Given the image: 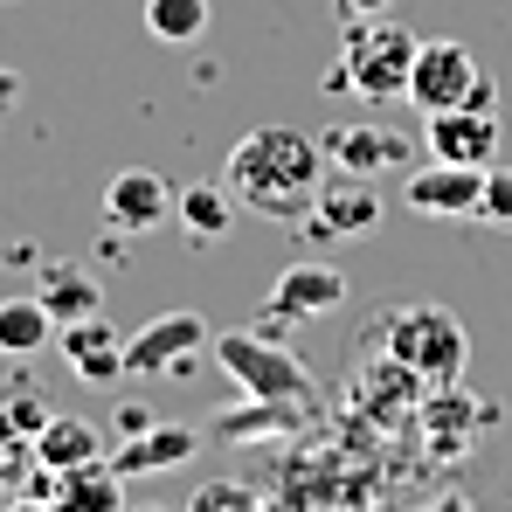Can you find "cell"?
Instances as JSON below:
<instances>
[{
  "label": "cell",
  "mask_w": 512,
  "mask_h": 512,
  "mask_svg": "<svg viewBox=\"0 0 512 512\" xmlns=\"http://www.w3.org/2000/svg\"><path fill=\"white\" fill-rule=\"evenodd\" d=\"M326 173H333L326 167V146L312 132H298V125H256V132L236 139L222 187L236 194L243 215H263V222H284L291 229V222L312 215Z\"/></svg>",
  "instance_id": "obj_1"
},
{
  "label": "cell",
  "mask_w": 512,
  "mask_h": 512,
  "mask_svg": "<svg viewBox=\"0 0 512 512\" xmlns=\"http://www.w3.org/2000/svg\"><path fill=\"white\" fill-rule=\"evenodd\" d=\"M409 70H416V35L381 21H346V49L326 70V90H360L367 104H395L409 97Z\"/></svg>",
  "instance_id": "obj_2"
},
{
  "label": "cell",
  "mask_w": 512,
  "mask_h": 512,
  "mask_svg": "<svg viewBox=\"0 0 512 512\" xmlns=\"http://www.w3.org/2000/svg\"><path fill=\"white\" fill-rule=\"evenodd\" d=\"M381 326H388V333H381L388 353H395L409 374H423L429 388L464 381V367H471V333H464V319H457L450 305H395Z\"/></svg>",
  "instance_id": "obj_3"
},
{
  "label": "cell",
  "mask_w": 512,
  "mask_h": 512,
  "mask_svg": "<svg viewBox=\"0 0 512 512\" xmlns=\"http://www.w3.org/2000/svg\"><path fill=\"white\" fill-rule=\"evenodd\" d=\"M346 305V270L340 263H326V256H298V263H284L277 270V284H270V298H263V312L250 319L256 340H291L298 326H312V319H333Z\"/></svg>",
  "instance_id": "obj_4"
},
{
  "label": "cell",
  "mask_w": 512,
  "mask_h": 512,
  "mask_svg": "<svg viewBox=\"0 0 512 512\" xmlns=\"http://www.w3.org/2000/svg\"><path fill=\"white\" fill-rule=\"evenodd\" d=\"M208 353L243 388V402H298V409H312V374H305V360L291 346L256 340L250 326H243V333H215Z\"/></svg>",
  "instance_id": "obj_5"
},
{
  "label": "cell",
  "mask_w": 512,
  "mask_h": 512,
  "mask_svg": "<svg viewBox=\"0 0 512 512\" xmlns=\"http://www.w3.org/2000/svg\"><path fill=\"white\" fill-rule=\"evenodd\" d=\"M208 346H215V333L201 312H160L125 340V381H180Z\"/></svg>",
  "instance_id": "obj_6"
},
{
  "label": "cell",
  "mask_w": 512,
  "mask_h": 512,
  "mask_svg": "<svg viewBox=\"0 0 512 512\" xmlns=\"http://www.w3.org/2000/svg\"><path fill=\"white\" fill-rule=\"evenodd\" d=\"M312 243H346V236H374L381 229V187L360 180V173H326L312 215L298 222Z\"/></svg>",
  "instance_id": "obj_7"
},
{
  "label": "cell",
  "mask_w": 512,
  "mask_h": 512,
  "mask_svg": "<svg viewBox=\"0 0 512 512\" xmlns=\"http://www.w3.org/2000/svg\"><path fill=\"white\" fill-rule=\"evenodd\" d=\"M478 194H485V167H457V160H423L402 180V201L423 222H464V215H478Z\"/></svg>",
  "instance_id": "obj_8"
},
{
  "label": "cell",
  "mask_w": 512,
  "mask_h": 512,
  "mask_svg": "<svg viewBox=\"0 0 512 512\" xmlns=\"http://www.w3.org/2000/svg\"><path fill=\"white\" fill-rule=\"evenodd\" d=\"M485 70H478V56L464 49V42H450V35H436V42H416V70H409V104L416 111H450V104H464L471 84H478Z\"/></svg>",
  "instance_id": "obj_9"
},
{
  "label": "cell",
  "mask_w": 512,
  "mask_h": 512,
  "mask_svg": "<svg viewBox=\"0 0 512 512\" xmlns=\"http://www.w3.org/2000/svg\"><path fill=\"white\" fill-rule=\"evenodd\" d=\"M173 187L167 173L153 167H125L104 180V222L111 229H125V236H153V229H167L173 222Z\"/></svg>",
  "instance_id": "obj_10"
},
{
  "label": "cell",
  "mask_w": 512,
  "mask_h": 512,
  "mask_svg": "<svg viewBox=\"0 0 512 512\" xmlns=\"http://www.w3.org/2000/svg\"><path fill=\"white\" fill-rule=\"evenodd\" d=\"M319 146L333 173H360V180H381L388 167L416 160V139L395 125H333V132H319Z\"/></svg>",
  "instance_id": "obj_11"
},
{
  "label": "cell",
  "mask_w": 512,
  "mask_h": 512,
  "mask_svg": "<svg viewBox=\"0 0 512 512\" xmlns=\"http://www.w3.org/2000/svg\"><path fill=\"white\" fill-rule=\"evenodd\" d=\"M423 146L429 160H457V167H492L499 160V111H423Z\"/></svg>",
  "instance_id": "obj_12"
},
{
  "label": "cell",
  "mask_w": 512,
  "mask_h": 512,
  "mask_svg": "<svg viewBox=\"0 0 512 512\" xmlns=\"http://www.w3.org/2000/svg\"><path fill=\"white\" fill-rule=\"evenodd\" d=\"M56 346H63V360H70V374H77L84 388H118V381H125V333H118L104 312L56 326Z\"/></svg>",
  "instance_id": "obj_13"
},
{
  "label": "cell",
  "mask_w": 512,
  "mask_h": 512,
  "mask_svg": "<svg viewBox=\"0 0 512 512\" xmlns=\"http://www.w3.org/2000/svg\"><path fill=\"white\" fill-rule=\"evenodd\" d=\"M194 450H201V429L194 423H153V429H139V436H118L104 464L118 478H146V471H180Z\"/></svg>",
  "instance_id": "obj_14"
},
{
  "label": "cell",
  "mask_w": 512,
  "mask_h": 512,
  "mask_svg": "<svg viewBox=\"0 0 512 512\" xmlns=\"http://www.w3.org/2000/svg\"><path fill=\"white\" fill-rule=\"evenodd\" d=\"M35 298L49 305V319H56V326L104 312V284H97V270H84V263H42V277H35Z\"/></svg>",
  "instance_id": "obj_15"
},
{
  "label": "cell",
  "mask_w": 512,
  "mask_h": 512,
  "mask_svg": "<svg viewBox=\"0 0 512 512\" xmlns=\"http://www.w3.org/2000/svg\"><path fill=\"white\" fill-rule=\"evenodd\" d=\"M28 450H35V464H42V471H84V464L104 457V429L84 423V416H49L42 436H35Z\"/></svg>",
  "instance_id": "obj_16"
},
{
  "label": "cell",
  "mask_w": 512,
  "mask_h": 512,
  "mask_svg": "<svg viewBox=\"0 0 512 512\" xmlns=\"http://www.w3.org/2000/svg\"><path fill=\"white\" fill-rule=\"evenodd\" d=\"M173 222L187 229V243H222L236 229V194L215 187V180H194V187L173 194Z\"/></svg>",
  "instance_id": "obj_17"
},
{
  "label": "cell",
  "mask_w": 512,
  "mask_h": 512,
  "mask_svg": "<svg viewBox=\"0 0 512 512\" xmlns=\"http://www.w3.org/2000/svg\"><path fill=\"white\" fill-rule=\"evenodd\" d=\"M56 512H125V478L97 457L84 471H63L56 485Z\"/></svg>",
  "instance_id": "obj_18"
},
{
  "label": "cell",
  "mask_w": 512,
  "mask_h": 512,
  "mask_svg": "<svg viewBox=\"0 0 512 512\" xmlns=\"http://www.w3.org/2000/svg\"><path fill=\"white\" fill-rule=\"evenodd\" d=\"M49 340H56V319H49V305L35 291L28 298H0V353L28 360V353H42Z\"/></svg>",
  "instance_id": "obj_19"
},
{
  "label": "cell",
  "mask_w": 512,
  "mask_h": 512,
  "mask_svg": "<svg viewBox=\"0 0 512 512\" xmlns=\"http://www.w3.org/2000/svg\"><path fill=\"white\" fill-rule=\"evenodd\" d=\"M208 21H215V7H208V0H146V35H153V42H167V49L201 42V35H208Z\"/></svg>",
  "instance_id": "obj_20"
},
{
  "label": "cell",
  "mask_w": 512,
  "mask_h": 512,
  "mask_svg": "<svg viewBox=\"0 0 512 512\" xmlns=\"http://www.w3.org/2000/svg\"><path fill=\"white\" fill-rule=\"evenodd\" d=\"M49 416H56V409H49L35 388H14V395L0 402V450H21V443H35Z\"/></svg>",
  "instance_id": "obj_21"
},
{
  "label": "cell",
  "mask_w": 512,
  "mask_h": 512,
  "mask_svg": "<svg viewBox=\"0 0 512 512\" xmlns=\"http://www.w3.org/2000/svg\"><path fill=\"white\" fill-rule=\"evenodd\" d=\"M187 512H263V506H256V492L243 478H208V485H194Z\"/></svg>",
  "instance_id": "obj_22"
},
{
  "label": "cell",
  "mask_w": 512,
  "mask_h": 512,
  "mask_svg": "<svg viewBox=\"0 0 512 512\" xmlns=\"http://www.w3.org/2000/svg\"><path fill=\"white\" fill-rule=\"evenodd\" d=\"M478 222H492V229H512V167H485Z\"/></svg>",
  "instance_id": "obj_23"
},
{
  "label": "cell",
  "mask_w": 512,
  "mask_h": 512,
  "mask_svg": "<svg viewBox=\"0 0 512 512\" xmlns=\"http://www.w3.org/2000/svg\"><path fill=\"white\" fill-rule=\"evenodd\" d=\"M333 7H340L346 21H381V14H388L395 0H333Z\"/></svg>",
  "instance_id": "obj_24"
},
{
  "label": "cell",
  "mask_w": 512,
  "mask_h": 512,
  "mask_svg": "<svg viewBox=\"0 0 512 512\" xmlns=\"http://www.w3.org/2000/svg\"><path fill=\"white\" fill-rule=\"evenodd\" d=\"M139 429H153V409L146 402H125L118 409V436H139Z\"/></svg>",
  "instance_id": "obj_25"
},
{
  "label": "cell",
  "mask_w": 512,
  "mask_h": 512,
  "mask_svg": "<svg viewBox=\"0 0 512 512\" xmlns=\"http://www.w3.org/2000/svg\"><path fill=\"white\" fill-rule=\"evenodd\" d=\"M14 97H21V70H7V63H0V111H7Z\"/></svg>",
  "instance_id": "obj_26"
},
{
  "label": "cell",
  "mask_w": 512,
  "mask_h": 512,
  "mask_svg": "<svg viewBox=\"0 0 512 512\" xmlns=\"http://www.w3.org/2000/svg\"><path fill=\"white\" fill-rule=\"evenodd\" d=\"M0 485H7V457H0Z\"/></svg>",
  "instance_id": "obj_27"
},
{
  "label": "cell",
  "mask_w": 512,
  "mask_h": 512,
  "mask_svg": "<svg viewBox=\"0 0 512 512\" xmlns=\"http://www.w3.org/2000/svg\"><path fill=\"white\" fill-rule=\"evenodd\" d=\"M153 512H167V506H153Z\"/></svg>",
  "instance_id": "obj_28"
}]
</instances>
